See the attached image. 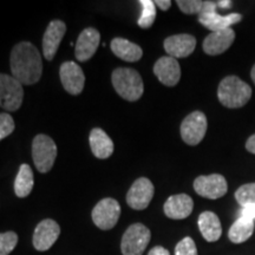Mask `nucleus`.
I'll return each instance as SVG.
<instances>
[{"instance_id":"nucleus-26","label":"nucleus","mask_w":255,"mask_h":255,"mask_svg":"<svg viewBox=\"0 0 255 255\" xmlns=\"http://www.w3.org/2000/svg\"><path fill=\"white\" fill-rule=\"evenodd\" d=\"M139 4L142 6V14L137 20L139 27L149 28L152 26L156 19V5L151 0H141Z\"/></svg>"},{"instance_id":"nucleus-17","label":"nucleus","mask_w":255,"mask_h":255,"mask_svg":"<svg viewBox=\"0 0 255 255\" xmlns=\"http://www.w3.org/2000/svg\"><path fill=\"white\" fill-rule=\"evenodd\" d=\"M65 32L66 25L62 20H52L49 24L43 37V52L47 60L55 58Z\"/></svg>"},{"instance_id":"nucleus-4","label":"nucleus","mask_w":255,"mask_h":255,"mask_svg":"<svg viewBox=\"0 0 255 255\" xmlns=\"http://www.w3.org/2000/svg\"><path fill=\"white\" fill-rule=\"evenodd\" d=\"M57 157V145L46 135H37L32 142V159L39 173H47L52 169Z\"/></svg>"},{"instance_id":"nucleus-27","label":"nucleus","mask_w":255,"mask_h":255,"mask_svg":"<svg viewBox=\"0 0 255 255\" xmlns=\"http://www.w3.org/2000/svg\"><path fill=\"white\" fill-rule=\"evenodd\" d=\"M235 200L242 207L255 205V183H247L235 191Z\"/></svg>"},{"instance_id":"nucleus-7","label":"nucleus","mask_w":255,"mask_h":255,"mask_svg":"<svg viewBox=\"0 0 255 255\" xmlns=\"http://www.w3.org/2000/svg\"><path fill=\"white\" fill-rule=\"evenodd\" d=\"M92 221L102 231L113 229L119 222L121 216V206L115 199L107 197L101 200L92 210Z\"/></svg>"},{"instance_id":"nucleus-6","label":"nucleus","mask_w":255,"mask_h":255,"mask_svg":"<svg viewBox=\"0 0 255 255\" xmlns=\"http://www.w3.org/2000/svg\"><path fill=\"white\" fill-rule=\"evenodd\" d=\"M24 98L23 84L13 76L0 73V107L6 111H17Z\"/></svg>"},{"instance_id":"nucleus-32","label":"nucleus","mask_w":255,"mask_h":255,"mask_svg":"<svg viewBox=\"0 0 255 255\" xmlns=\"http://www.w3.org/2000/svg\"><path fill=\"white\" fill-rule=\"evenodd\" d=\"M148 255H170V253H169V251L165 250L164 247L156 246L154 248H151Z\"/></svg>"},{"instance_id":"nucleus-9","label":"nucleus","mask_w":255,"mask_h":255,"mask_svg":"<svg viewBox=\"0 0 255 255\" xmlns=\"http://www.w3.org/2000/svg\"><path fill=\"white\" fill-rule=\"evenodd\" d=\"M194 190L200 196L209 200H218L227 194L228 184L220 174L202 175L194 181Z\"/></svg>"},{"instance_id":"nucleus-36","label":"nucleus","mask_w":255,"mask_h":255,"mask_svg":"<svg viewBox=\"0 0 255 255\" xmlns=\"http://www.w3.org/2000/svg\"><path fill=\"white\" fill-rule=\"evenodd\" d=\"M251 77H252V81H253V82H254V84H255V64H254L253 68H252V71H251Z\"/></svg>"},{"instance_id":"nucleus-8","label":"nucleus","mask_w":255,"mask_h":255,"mask_svg":"<svg viewBox=\"0 0 255 255\" xmlns=\"http://www.w3.org/2000/svg\"><path fill=\"white\" fill-rule=\"evenodd\" d=\"M207 127L206 115L202 111H194L181 124V137L188 145H197L205 137Z\"/></svg>"},{"instance_id":"nucleus-22","label":"nucleus","mask_w":255,"mask_h":255,"mask_svg":"<svg viewBox=\"0 0 255 255\" xmlns=\"http://www.w3.org/2000/svg\"><path fill=\"white\" fill-rule=\"evenodd\" d=\"M111 50L119 58L126 62H137L143 56V51L137 44L120 37L111 41Z\"/></svg>"},{"instance_id":"nucleus-12","label":"nucleus","mask_w":255,"mask_h":255,"mask_svg":"<svg viewBox=\"0 0 255 255\" xmlns=\"http://www.w3.org/2000/svg\"><path fill=\"white\" fill-rule=\"evenodd\" d=\"M60 82L70 95H79L84 89L85 76L81 66L75 62H65L60 65Z\"/></svg>"},{"instance_id":"nucleus-23","label":"nucleus","mask_w":255,"mask_h":255,"mask_svg":"<svg viewBox=\"0 0 255 255\" xmlns=\"http://www.w3.org/2000/svg\"><path fill=\"white\" fill-rule=\"evenodd\" d=\"M254 229V221L240 216L229 228L228 238L233 244H242V242H246L253 235Z\"/></svg>"},{"instance_id":"nucleus-35","label":"nucleus","mask_w":255,"mask_h":255,"mask_svg":"<svg viewBox=\"0 0 255 255\" xmlns=\"http://www.w3.org/2000/svg\"><path fill=\"white\" fill-rule=\"evenodd\" d=\"M216 4H218V7L229 8L232 6V1H229V0H220V1H216Z\"/></svg>"},{"instance_id":"nucleus-14","label":"nucleus","mask_w":255,"mask_h":255,"mask_svg":"<svg viewBox=\"0 0 255 255\" xmlns=\"http://www.w3.org/2000/svg\"><path fill=\"white\" fill-rule=\"evenodd\" d=\"M235 40V32L232 27L212 32L203 40V51L209 56H219L226 52Z\"/></svg>"},{"instance_id":"nucleus-28","label":"nucleus","mask_w":255,"mask_h":255,"mask_svg":"<svg viewBox=\"0 0 255 255\" xmlns=\"http://www.w3.org/2000/svg\"><path fill=\"white\" fill-rule=\"evenodd\" d=\"M18 245V235L14 232L0 233V255H9Z\"/></svg>"},{"instance_id":"nucleus-3","label":"nucleus","mask_w":255,"mask_h":255,"mask_svg":"<svg viewBox=\"0 0 255 255\" xmlns=\"http://www.w3.org/2000/svg\"><path fill=\"white\" fill-rule=\"evenodd\" d=\"M113 85L121 97L126 101L135 102L142 97L144 85L141 75L133 69L119 68L111 76Z\"/></svg>"},{"instance_id":"nucleus-1","label":"nucleus","mask_w":255,"mask_h":255,"mask_svg":"<svg viewBox=\"0 0 255 255\" xmlns=\"http://www.w3.org/2000/svg\"><path fill=\"white\" fill-rule=\"evenodd\" d=\"M11 72L19 83L25 85L36 84L41 77L43 62L39 51L30 41H21L12 49Z\"/></svg>"},{"instance_id":"nucleus-24","label":"nucleus","mask_w":255,"mask_h":255,"mask_svg":"<svg viewBox=\"0 0 255 255\" xmlns=\"http://www.w3.org/2000/svg\"><path fill=\"white\" fill-rule=\"evenodd\" d=\"M34 178L32 169L28 164H21L14 181V193L18 197H27L33 189Z\"/></svg>"},{"instance_id":"nucleus-21","label":"nucleus","mask_w":255,"mask_h":255,"mask_svg":"<svg viewBox=\"0 0 255 255\" xmlns=\"http://www.w3.org/2000/svg\"><path fill=\"white\" fill-rule=\"evenodd\" d=\"M90 146L94 155L97 158H109L114 152V142L108 133L100 128H95L90 132Z\"/></svg>"},{"instance_id":"nucleus-34","label":"nucleus","mask_w":255,"mask_h":255,"mask_svg":"<svg viewBox=\"0 0 255 255\" xmlns=\"http://www.w3.org/2000/svg\"><path fill=\"white\" fill-rule=\"evenodd\" d=\"M246 149L250 152H252V154H255V133L247 139Z\"/></svg>"},{"instance_id":"nucleus-18","label":"nucleus","mask_w":255,"mask_h":255,"mask_svg":"<svg viewBox=\"0 0 255 255\" xmlns=\"http://www.w3.org/2000/svg\"><path fill=\"white\" fill-rule=\"evenodd\" d=\"M194 208V201L187 194H177L165 201L163 210L167 218L173 220L187 219Z\"/></svg>"},{"instance_id":"nucleus-29","label":"nucleus","mask_w":255,"mask_h":255,"mask_svg":"<svg viewBox=\"0 0 255 255\" xmlns=\"http://www.w3.org/2000/svg\"><path fill=\"white\" fill-rule=\"evenodd\" d=\"M175 255H197V248L193 239L187 237L178 242L175 247Z\"/></svg>"},{"instance_id":"nucleus-30","label":"nucleus","mask_w":255,"mask_h":255,"mask_svg":"<svg viewBox=\"0 0 255 255\" xmlns=\"http://www.w3.org/2000/svg\"><path fill=\"white\" fill-rule=\"evenodd\" d=\"M14 121L9 114H0V141L14 131Z\"/></svg>"},{"instance_id":"nucleus-16","label":"nucleus","mask_w":255,"mask_h":255,"mask_svg":"<svg viewBox=\"0 0 255 255\" xmlns=\"http://www.w3.org/2000/svg\"><path fill=\"white\" fill-rule=\"evenodd\" d=\"M196 47V39L191 34H175L164 40V50L173 58H186L194 52Z\"/></svg>"},{"instance_id":"nucleus-19","label":"nucleus","mask_w":255,"mask_h":255,"mask_svg":"<svg viewBox=\"0 0 255 255\" xmlns=\"http://www.w3.org/2000/svg\"><path fill=\"white\" fill-rule=\"evenodd\" d=\"M241 20L242 15L240 13L221 15L219 14L218 12H210V13L199 15L200 24L212 32L226 30V28L231 27L232 25L240 23Z\"/></svg>"},{"instance_id":"nucleus-2","label":"nucleus","mask_w":255,"mask_h":255,"mask_svg":"<svg viewBox=\"0 0 255 255\" xmlns=\"http://www.w3.org/2000/svg\"><path fill=\"white\" fill-rule=\"evenodd\" d=\"M220 103L229 109L245 107L252 97V88L237 76L223 78L218 89Z\"/></svg>"},{"instance_id":"nucleus-5","label":"nucleus","mask_w":255,"mask_h":255,"mask_svg":"<svg viewBox=\"0 0 255 255\" xmlns=\"http://www.w3.org/2000/svg\"><path fill=\"white\" fill-rule=\"evenodd\" d=\"M151 233L142 223H133L123 234L121 251L123 255H142L148 247Z\"/></svg>"},{"instance_id":"nucleus-13","label":"nucleus","mask_w":255,"mask_h":255,"mask_svg":"<svg viewBox=\"0 0 255 255\" xmlns=\"http://www.w3.org/2000/svg\"><path fill=\"white\" fill-rule=\"evenodd\" d=\"M101 43V34L94 27H87L79 34L75 47V55L79 62H88L94 57Z\"/></svg>"},{"instance_id":"nucleus-33","label":"nucleus","mask_w":255,"mask_h":255,"mask_svg":"<svg viewBox=\"0 0 255 255\" xmlns=\"http://www.w3.org/2000/svg\"><path fill=\"white\" fill-rule=\"evenodd\" d=\"M155 5H157L159 8L162 9V11H167V9L170 8L171 6V1L170 0H156Z\"/></svg>"},{"instance_id":"nucleus-25","label":"nucleus","mask_w":255,"mask_h":255,"mask_svg":"<svg viewBox=\"0 0 255 255\" xmlns=\"http://www.w3.org/2000/svg\"><path fill=\"white\" fill-rule=\"evenodd\" d=\"M177 5L181 11L186 14H206L216 12V1H202V0H177Z\"/></svg>"},{"instance_id":"nucleus-31","label":"nucleus","mask_w":255,"mask_h":255,"mask_svg":"<svg viewBox=\"0 0 255 255\" xmlns=\"http://www.w3.org/2000/svg\"><path fill=\"white\" fill-rule=\"evenodd\" d=\"M240 216L241 218H245V219H248V220H252V221H254L255 220V205L242 207V209L240 212Z\"/></svg>"},{"instance_id":"nucleus-10","label":"nucleus","mask_w":255,"mask_h":255,"mask_svg":"<svg viewBox=\"0 0 255 255\" xmlns=\"http://www.w3.org/2000/svg\"><path fill=\"white\" fill-rule=\"evenodd\" d=\"M155 188L149 178L139 177L133 182L127 194V203L135 210H143L154 197Z\"/></svg>"},{"instance_id":"nucleus-15","label":"nucleus","mask_w":255,"mask_h":255,"mask_svg":"<svg viewBox=\"0 0 255 255\" xmlns=\"http://www.w3.org/2000/svg\"><path fill=\"white\" fill-rule=\"evenodd\" d=\"M154 73L162 84L175 87L181 78V68L177 59L170 56L161 57L154 65Z\"/></svg>"},{"instance_id":"nucleus-20","label":"nucleus","mask_w":255,"mask_h":255,"mask_svg":"<svg viewBox=\"0 0 255 255\" xmlns=\"http://www.w3.org/2000/svg\"><path fill=\"white\" fill-rule=\"evenodd\" d=\"M199 228L203 239L207 242L218 241L222 235V226L219 216L213 212L201 213L197 220Z\"/></svg>"},{"instance_id":"nucleus-11","label":"nucleus","mask_w":255,"mask_h":255,"mask_svg":"<svg viewBox=\"0 0 255 255\" xmlns=\"http://www.w3.org/2000/svg\"><path fill=\"white\" fill-rule=\"evenodd\" d=\"M60 227L51 219L43 220L38 223L33 233V247L39 252L49 251L59 238Z\"/></svg>"}]
</instances>
